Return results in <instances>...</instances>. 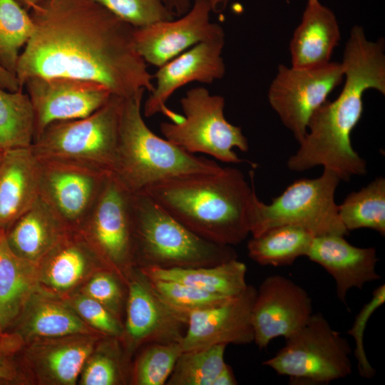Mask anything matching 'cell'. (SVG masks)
I'll use <instances>...</instances> for the list:
<instances>
[{
	"label": "cell",
	"instance_id": "18",
	"mask_svg": "<svg viewBox=\"0 0 385 385\" xmlns=\"http://www.w3.org/2000/svg\"><path fill=\"white\" fill-rule=\"evenodd\" d=\"M257 289L247 284L238 295L211 307L190 313L180 341L183 351L216 344L254 342L252 308Z\"/></svg>",
	"mask_w": 385,
	"mask_h": 385
},
{
	"label": "cell",
	"instance_id": "15",
	"mask_svg": "<svg viewBox=\"0 0 385 385\" xmlns=\"http://www.w3.org/2000/svg\"><path fill=\"white\" fill-rule=\"evenodd\" d=\"M211 12L207 1L194 0L178 19L135 28L138 52L146 63L159 68L197 43L225 37L222 27L210 21Z\"/></svg>",
	"mask_w": 385,
	"mask_h": 385
},
{
	"label": "cell",
	"instance_id": "17",
	"mask_svg": "<svg viewBox=\"0 0 385 385\" xmlns=\"http://www.w3.org/2000/svg\"><path fill=\"white\" fill-rule=\"evenodd\" d=\"M123 333L131 348L152 343L180 342L188 316L162 301L138 269L128 278Z\"/></svg>",
	"mask_w": 385,
	"mask_h": 385
},
{
	"label": "cell",
	"instance_id": "47",
	"mask_svg": "<svg viewBox=\"0 0 385 385\" xmlns=\"http://www.w3.org/2000/svg\"><path fill=\"white\" fill-rule=\"evenodd\" d=\"M2 152L3 151L0 152V160H1V158Z\"/></svg>",
	"mask_w": 385,
	"mask_h": 385
},
{
	"label": "cell",
	"instance_id": "38",
	"mask_svg": "<svg viewBox=\"0 0 385 385\" xmlns=\"http://www.w3.org/2000/svg\"><path fill=\"white\" fill-rule=\"evenodd\" d=\"M77 313L100 332L113 337L123 336V328L113 312L88 296H81L73 302Z\"/></svg>",
	"mask_w": 385,
	"mask_h": 385
},
{
	"label": "cell",
	"instance_id": "19",
	"mask_svg": "<svg viewBox=\"0 0 385 385\" xmlns=\"http://www.w3.org/2000/svg\"><path fill=\"white\" fill-rule=\"evenodd\" d=\"M306 257L333 277L337 296L345 304L351 289H362L366 283L381 277L376 270L378 257L375 248L354 246L344 235L314 236Z\"/></svg>",
	"mask_w": 385,
	"mask_h": 385
},
{
	"label": "cell",
	"instance_id": "27",
	"mask_svg": "<svg viewBox=\"0 0 385 385\" xmlns=\"http://www.w3.org/2000/svg\"><path fill=\"white\" fill-rule=\"evenodd\" d=\"M63 339L40 346L35 359L44 375L53 382L73 384L91 355L96 339L90 336Z\"/></svg>",
	"mask_w": 385,
	"mask_h": 385
},
{
	"label": "cell",
	"instance_id": "10",
	"mask_svg": "<svg viewBox=\"0 0 385 385\" xmlns=\"http://www.w3.org/2000/svg\"><path fill=\"white\" fill-rule=\"evenodd\" d=\"M343 78L341 63L330 61L310 68L278 66L268 90V101L299 143L307 134L312 115Z\"/></svg>",
	"mask_w": 385,
	"mask_h": 385
},
{
	"label": "cell",
	"instance_id": "31",
	"mask_svg": "<svg viewBox=\"0 0 385 385\" xmlns=\"http://www.w3.org/2000/svg\"><path fill=\"white\" fill-rule=\"evenodd\" d=\"M226 344L184 351L178 359L167 385H212L226 363Z\"/></svg>",
	"mask_w": 385,
	"mask_h": 385
},
{
	"label": "cell",
	"instance_id": "33",
	"mask_svg": "<svg viewBox=\"0 0 385 385\" xmlns=\"http://www.w3.org/2000/svg\"><path fill=\"white\" fill-rule=\"evenodd\" d=\"M180 342L147 344L138 356L133 381L137 385H163L183 352Z\"/></svg>",
	"mask_w": 385,
	"mask_h": 385
},
{
	"label": "cell",
	"instance_id": "9",
	"mask_svg": "<svg viewBox=\"0 0 385 385\" xmlns=\"http://www.w3.org/2000/svg\"><path fill=\"white\" fill-rule=\"evenodd\" d=\"M180 102L184 113L182 119L160 125L165 139L192 154L204 153L227 163L244 161L233 148L247 152L248 140L240 127L225 118L222 96L195 87L188 90Z\"/></svg>",
	"mask_w": 385,
	"mask_h": 385
},
{
	"label": "cell",
	"instance_id": "43",
	"mask_svg": "<svg viewBox=\"0 0 385 385\" xmlns=\"http://www.w3.org/2000/svg\"><path fill=\"white\" fill-rule=\"evenodd\" d=\"M237 381L232 368L225 364L212 382V385H235Z\"/></svg>",
	"mask_w": 385,
	"mask_h": 385
},
{
	"label": "cell",
	"instance_id": "46",
	"mask_svg": "<svg viewBox=\"0 0 385 385\" xmlns=\"http://www.w3.org/2000/svg\"><path fill=\"white\" fill-rule=\"evenodd\" d=\"M3 148H1V145H0V152L3 151Z\"/></svg>",
	"mask_w": 385,
	"mask_h": 385
},
{
	"label": "cell",
	"instance_id": "12",
	"mask_svg": "<svg viewBox=\"0 0 385 385\" xmlns=\"http://www.w3.org/2000/svg\"><path fill=\"white\" fill-rule=\"evenodd\" d=\"M38 159L41 198L68 229L78 230L111 173L69 161Z\"/></svg>",
	"mask_w": 385,
	"mask_h": 385
},
{
	"label": "cell",
	"instance_id": "11",
	"mask_svg": "<svg viewBox=\"0 0 385 385\" xmlns=\"http://www.w3.org/2000/svg\"><path fill=\"white\" fill-rule=\"evenodd\" d=\"M131 195L110 174L78 231L113 272H132L135 265Z\"/></svg>",
	"mask_w": 385,
	"mask_h": 385
},
{
	"label": "cell",
	"instance_id": "34",
	"mask_svg": "<svg viewBox=\"0 0 385 385\" xmlns=\"http://www.w3.org/2000/svg\"><path fill=\"white\" fill-rule=\"evenodd\" d=\"M147 279L153 292L162 301L187 316L192 312L211 307L231 298L174 281Z\"/></svg>",
	"mask_w": 385,
	"mask_h": 385
},
{
	"label": "cell",
	"instance_id": "25",
	"mask_svg": "<svg viewBox=\"0 0 385 385\" xmlns=\"http://www.w3.org/2000/svg\"><path fill=\"white\" fill-rule=\"evenodd\" d=\"M314 237L299 226H275L250 239L248 255L260 265H291L297 258L307 255Z\"/></svg>",
	"mask_w": 385,
	"mask_h": 385
},
{
	"label": "cell",
	"instance_id": "2",
	"mask_svg": "<svg viewBox=\"0 0 385 385\" xmlns=\"http://www.w3.org/2000/svg\"><path fill=\"white\" fill-rule=\"evenodd\" d=\"M344 83L332 101H326L312 115L299 148L287 161L292 171L322 165L340 180L366 173V163L351 144V131L363 113V95L369 89L385 94V53L382 39L369 41L354 26L346 43L343 60Z\"/></svg>",
	"mask_w": 385,
	"mask_h": 385
},
{
	"label": "cell",
	"instance_id": "40",
	"mask_svg": "<svg viewBox=\"0 0 385 385\" xmlns=\"http://www.w3.org/2000/svg\"><path fill=\"white\" fill-rule=\"evenodd\" d=\"M210 4L212 12L224 11L229 0H206ZM168 9L175 16L186 14L192 6L194 0H162Z\"/></svg>",
	"mask_w": 385,
	"mask_h": 385
},
{
	"label": "cell",
	"instance_id": "41",
	"mask_svg": "<svg viewBox=\"0 0 385 385\" xmlns=\"http://www.w3.org/2000/svg\"><path fill=\"white\" fill-rule=\"evenodd\" d=\"M17 377L16 369L6 354H0V383L12 382Z\"/></svg>",
	"mask_w": 385,
	"mask_h": 385
},
{
	"label": "cell",
	"instance_id": "4",
	"mask_svg": "<svg viewBox=\"0 0 385 385\" xmlns=\"http://www.w3.org/2000/svg\"><path fill=\"white\" fill-rule=\"evenodd\" d=\"M143 93L123 98L121 108L113 174L127 190L139 192L166 179L222 168L215 161L190 153L154 133L142 117Z\"/></svg>",
	"mask_w": 385,
	"mask_h": 385
},
{
	"label": "cell",
	"instance_id": "22",
	"mask_svg": "<svg viewBox=\"0 0 385 385\" xmlns=\"http://www.w3.org/2000/svg\"><path fill=\"white\" fill-rule=\"evenodd\" d=\"M69 230L39 196L5 230V235L12 251L33 265L40 262Z\"/></svg>",
	"mask_w": 385,
	"mask_h": 385
},
{
	"label": "cell",
	"instance_id": "30",
	"mask_svg": "<svg viewBox=\"0 0 385 385\" xmlns=\"http://www.w3.org/2000/svg\"><path fill=\"white\" fill-rule=\"evenodd\" d=\"M34 29L29 11L16 0H0V64L14 76L20 50Z\"/></svg>",
	"mask_w": 385,
	"mask_h": 385
},
{
	"label": "cell",
	"instance_id": "16",
	"mask_svg": "<svg viewBox=\"0 0 385 385\" xmlns=\"http://www.w3.org/2000/svg\"><path fill=\"white\" fill-rule=\"evenodd\" d=\"M225 37L203 41L195 45L158 68L153 75L155 80L153 90L144 104L147 118L163 113L171 122L180 121V115L166 106V102L180 88L193 81L212 83L225 73L222 57Z\"/></svg>",
	"mask_w": 385,
	"mask_h": 385
},
{
	"label": "cell",
	"instance_id": "35",
	"mask_svg": "<svg viewBox=\"0 0 385 385\" xmlns=\"http://www.w3.org/2000/svg\"><path fill=\"white\" fill-rule=\"evenodd\" d=\"M135 28L173 19L162 0H92Z\"/></svg>",
	"mask_w": 385,
	"mask_h": 385
},
{
	"label": "cell",
	"instance_id": "45",
	"mask_svg": "<svg viewBox=\"0 0 385 385\" xmlns=\"http://www.w3.org/2000/svg\"><path fill=\"white\" fill-rule=\"evenodd\" d=\"M26 10L30 11L34 6H37L44 0H16Z\"/></svg>",
	"mask_w": 385,
	"mask_h": 385
},
{
	"label": "cell",
	"instance_id": "28",
	"mask_svg": "<svg viewBox=\"0 0 385 385\" xmlns=\"http://www.w3.org/2000/svg\"><path fill=\"white\" fill-rule=\"evenodd\" d=\"M338 214L348 232L368 228L384 236V178L380 176L361 190L349 193L338 205Z\"/></svg>",
	"mask_w": 385,
	"mask_h": 385
},
{
	"label": "cell",
	"instance_id": "26",
	"mask_svg": "<svg viewBox=\"0 0 385 385\" xmlns=\"http://www.w3.org/2000/svg\"><path fill=\"white\" fill-rule=\"evenodd\" d=\"M32 264L16 255L0 228V327L3 330L19 317L31 292Z\"/></svg>",
	"mask_w": 385,
	"mask_h": 385
},
{
	"label": "cell",
	"instance_id": "23",
	"mask_svg": "<svg viewBox=\"0 0 385 385\" xmlns=\"http://www.w3.org/2000/svg\"><path fill=\"white\" fill-rule=\"evenodd\" d=\"M138 270L148 278L174 281L227 297L238 295L247 286V267L237 258L212 266Z\"/></svg>",
	"mask_w": 385,
	"mask_h": 385
},
{
	"label": "cell",
	"instance_id": "3",
	"mask_svg": "<svg viewBox=\"0 0 385 385\" xmlns=\"http://www.w3.org/2000/svg\"><path fill=\"white\" fill-rule=\"evenodd\" d=\"M165 210L198 236L215 243L235 245L250 233L255 200L251 185L237 168L175 177L144 190Z\"/></svg>",
	"mask_w": 385,
	"mask_h": 385
},
{
	"label": "cell",
	"instance_id": "13",
	"mask_svg": "<svg viewBox=\"0 0 385 385\" xmlns=\"http://www.w3.org/2000/svg\"><path fill=\"white\" fill-rule=\"evenodd\" d=\"M312 314V300L304 288L281 275L267 277L257 290L252 308L255 344L264 349L275 338L287 339Z\"/></svg>",
	"mask_w": 385,
	"mask_h": 385
},
{
	"label": "cell",
	"instance_id": "8",
	"mask_svg": "<svg viewBox=\"0 0 385 385\" xmlns=\"http://www.w3.org/2000/svg\"><path fill=\"white\" fill-rule=\"evenodd\" d=\"M340 180L333 171L324 169L317 178L295 180L270 204L257 197L250 234L255 237L275 226L292 225L307 230L314 236L347 235L334 200Z\"/></svg>",
	"mask_w": 385,
	"mask_h": 385
},
{
	"label": "cell",
	"instance_id": "24",
	"mask_svg": "<svg viewBox=\"0 0 385 385\" xmlns=\"http://www.w3.org/2000/svg\"><path fill=\"white\" fill-rule=\"evenodd\" d=\"M96 259L99 260L81 233L69 230L41 262L45 263L47 284L65 290L73 287Z\"/></svg>",
	"mask_w": 385,
	"mask_h": 385
},
{
	"label": "cell",
	"instance_id": "29",
	"mask_svg": "<svg viewBox=\"0 0 385 385\" xmlns=\"http://www.w3.org/2000/svg\"><path fill=\"white\" fill-rule=\"evenodd\" d=\"M34 134V112L27 93L0 87V145L3 150L30 147Z\"/></svg>",
	"mask_w": 385,
	"mask_h": 385
},
{
	"label": "cell",
	"instance_id": "21",
	"mask_svg": "<svg viewBox=\"0 0 385 385\" xmlns=\"http://www.w3.org/2000/svg\"><path fill=\"white\" fill-rule=\"evenodd\" d=\"M340 36L334 13L319 0H308L289 43L292 66L310 68L330 62Z\"/></svg>",
	"mask_w": 385,
	"mask_h": 385
},
{
	"label": "cell",
	"instance_id": "14",
	"mask_svg": "<svg viewBox=\"0 0 385 385\" xmlns=\"http://www.w3.org/2000/svg\"><path fill=\"white\" fill-rule=\"evenodd\" d=\"M24 87L34 108V138L54 122L91 115L112 95L102 84L68 77H33Z\"/></svg>",
	"mask_w": 385,
	"mask_h": 385
},
{
	"label": "cell",
	"instance_id": "39",
	"mask_svg": "<svg viewBox=\"0 0 385 385\" xmlns=\"http://www.w3.org/2000/svg\"><path fill=\"white\" fill-rule=\"evenodd\" d=\"M111 272L102 271L96 274L86 285L85 292L118 317L123 296L119 280Z\"/></svg>",
	"mask_w": 385,
	"mask_h": 385
},
{
	"label": "cell",
	"instance_id": "7",
	"mask_svg": "<svg viewBox=\"0 0 385 385\" xmlns=\"http://www.w3.org/2000/svg\"><path fill=\"white\" fill-rule=\"evenodd\" d=\"M351 354L348 341L317 312L262 364L287 376L291 385H326L351 374Z\"/></svg>",
	"mask_w": 385,
	"mask_h": 385
},
{
	"label": "cell",
	"instance_id": "1",
	"mask_svg": "<svg viewBox=\"0 0 385 385\" xmlns=\"http://www.w3.org/2000/svg\"><path fill=\"white\" fill-rule=\"evenodd\" d=\"M33 34L21 52V88L33 77L98 83L127 98L154 88L134 41L135 27L92 0H44L29 11Z\"/></svg>",
	"mask_w": 385,
	"mask_h": 385
},
{
	"label": "cell",
	"instance_id": "44",
	"mask_svg": "<svg viewBox=\"0 0 385 385\" xmlns=\"http://www.w3.org/2000/svg\"><path fill=\"white\" fill-rule=\"evenodd\" d=\"M2 331L3 329L0 327V354H8L11 350L13 340L11 337L4 336Z\"/></svg>",
	"mask_w": 385,
	"mask_h": 385
},
{
	"label": "cell",
	"instance_id": "20",
	"mask_svg": "<svg viewBox=\"0 0 385 385\" xmlns=\"http://www.w3.org/2000/svg\"><path fill=\"white\" fill-rule=\"evenodd\" d=\"M40 196V164L31 146L4 150L0 160V228L6 230Z\"/></svg>",
	"mask_w": 385,
	"mask_h": 385
},
{
	"label": "cell",
	"instance_id": "37",
	"mask_svg": "<svg viewBox=\"0 0 385 385\" xmlns=\"http://www.w3.org/2000/svg\"><path fill=\"white\" fill-rule=\"evenodd\" d=\"M113 349L97 352L86 361L81 377L84 385H113L122 379L118 357Z\"/></svg>",
	"mask_w": 385,
	"mask_h": 385
},
{
	"label": "cell",
	"instance_id": "6",
	"mask_svg": "<svg viewBox=\"0 0 385 385\" xmlns=\"http://www.w3.org/2000/svg\"><path fill=\"white\" fill-rule=\"evenodd\" d=\"M123 101L112 94L86 117L50 124L34 138L33 153L40 159L69 161L113 173Z\"/></svg>",
	"mask_w": 385,
	"mask_h": 385
},
{
	"label": "cell",
	"instance_id": "36",
	"mask_svg": "<svg viewBox=\"0 0 385 385\" xmlns=\"http://www.w3.org/2000/svg\"><path fill=\"white\" fill-rule=\"evenodd\" d=\"M385 302V284L376 288L371 299L366 302L356 314L351 328L347 331L355 342L354 351L357 361L359 374L364 378L371 379L376 370L369 361L364 345V337L366 324L374 312Z\"/></svg>",
	"mask_w": 385,
	"mask_h": 385
},
{
	"label": "cell",
	"instance_id": "42",
	"mask_svg": "<svg viewBox=\"0 0 385 385\" xmlns=\"http://www.w3.org/2000/svg\"><path fill=\"white\" fill-rule=\"evenodd\" d=\"M0 87L9 91H16L21 88L16 76L8 72L0 64Z\"/></svg>",
	"mask_w": 385,
	"mask_h": 385
},
{
	"label": "cell",
	"instance_id": "32",
	"mask_svg": "<svg viewBox=\"0 0 385 385\" xmlns=\"http://www.w3.org/2000/svg\"><path fill=\"white\" fill-rule=\"evenodd\" d=\"M28 335L58 337L88 334V329L75 312L58 303L43 301L34 306L23 326Z\"/></svg>",
	"mask_w": 385,
	"mask_h": 385
},
{
	"label": "cell",
	"instance_id": "5",
	"mask_svg": "<svg viewBox=\"0 0 385 385\" xmlns=\"http://www.w3.org/2000/svg\"><path fill=\"white\" fill-rule=\"evenodd\" d=\"M131 216L138 268L205 267L237 258L232 246L195 234L144 192L132 193Z\"/></svg>",
	"mask_w": 385,
	"mask_h": 385
}]
</instances>
